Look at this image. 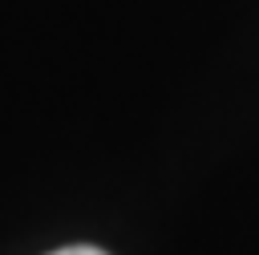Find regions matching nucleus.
Segmentation results:
<instances>
[{"label":"nucleus","instance_id":"obj_1","mask_svg":"<svg viewBox=\"0 0 259 255\" xmlns=\"http://www.w3.org/2000/svg\"><path fill=\"white\" fill-rule=\"evenodd\" d=\"M53 255H105V251H97V247H61Z\"/></svg>","mask_w":259,"mask_h":255}]
</instances>
